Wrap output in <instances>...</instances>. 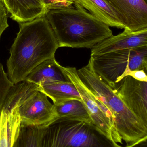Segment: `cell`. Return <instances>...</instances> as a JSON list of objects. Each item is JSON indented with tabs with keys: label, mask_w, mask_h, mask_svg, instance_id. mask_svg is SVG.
Segmentation results:
<instances>
[{
	"label": "cell",
	"mask_w": 147,
	"mask_h": 147,
	"mask_svg": "<svg viewBox=\"0 0 147 147\" xmlns=\"http://www.w3.org/2000/svg\"><path fill=\"white\" fill-rule=\"evenodd\" d=\"M19 24L7 62V74L14 85L23 82L42 62L55 57L59 47L46 15Z\"/></svg>",
	"instance_id": "1"
},
{
	"label": "cell",
	"mask_w": 147,
	"mask_h": 147,
	"mask_svg": "<svg viewBox=\"0 0 147 147\" xmlns=\"http://www.w3.org/2000/svg\"><path fill=\"white\" fill-rule=\"evenodd\" d=\"M46 16L59 47L91 49L113 35L109 26L89 13L76 0L71 7L49 10Z\"/></svg>",
	"instance_id": "2"
},
{
	"label": "cell",
	"mask_w": 147,
	"mask_h": 147,
	"mask_svg": "<svg viewBox=\"0 0 147 147\" xmlns=\"http://www.w3.org/2000/svg\"><path fill=\"white\" fill-rule=\"evenodd\" d=\"M77 71L83 83L112 114L115 127L122 140L129 145L147 137V126L94 71L91 58L86 66Z\"/></svg>",
	"instance_id": "3"
},
{
	"label": "cell",
	"mask_w": 147,
	"mask_h": 147,
	"mask_svg": "<svg viewBox=\"0 0 147 147\" xmlns=\"http://www.w3.org/2000/svg\"><path fill=\"white\" fill-rule=\"evenodd\" d=\"M41 147H122L92 123L59 118L46 127Z\"/></svg>",
	"instance_id": "4"
},
{
	"label": "cell",
	"mask_w": 147,
	"mask_h": 147,
	"mask_svg": "<svg viewBox=\"0 0 147 147\" xmlns=\"http://www.w3.org/2000/svg\"><path fill=\"white\" fill-rule=\"evenodd\" d=\"M94 71L112 88L131 71L147 72V46L91 57Z\"/></svg>",
	"instance_id": "5"
},
{
	"label": "cell",
	"mask_w": 147,
	"mask_h": 147,
	"mask_svg": "<svg viewBox=\"0 0 147 147\" xmlns=\"http://www.w3.org/2000/svg\"><path fill=\"white\" fill-rule=\"evenodd\" d=\"M38 90L36 85L24 81L9 91L0 109V147H13L21 128L20 106Z\"/></svg>",
	"instance_id": "6"
},
{
	"label": "cell",
	"mask_w": 147,
	"mask_h": 147,
	"mask_svg": "<svg viewBox=\"0 0 147 147\" xmlns=\"http://www.w3.org/2000/svg\"><path fill=\"white\" fill-rule=\"evenodd\" d=\"M63 70L76 86L93 124L113 142L122 144V140L115 127L112 114L83 83L76 68L63 67Z\"/></svg>",
	"instance_id": "7"
},
{
	"label": "cell",
	"mask_w": 147,
	"mask_h": 147,
	"mask_svg": "<svg viewBox=\"0 0 147 147\" xmlns=\"http://www.w3.org/2000/svg\"><path fill=\"white\" fill-rule=\"evenodd\" d=\"M47 97L37 90L22 103L19 109L21 127H47L58 118Z\"/></svg>",
	"instance_id": "8"
},
{
	"label": "cell",
	"mask_w": 147,
	"mask_h": 147,
	"mask_svg": "<svg viewBox=\"0 0 147 147\" xmlns=\"http://www.w3.org/2000/svg\"><path fill=\"white\" fill-rule=\"evenodd\" d=\"M128 108L147 126V82L127 76L112 88Z\"/></svg>",
	"instance_id": "9"
},
{
	"label": "cell",
	"mask_w": 147,
	"mask_h": 147,
	"mask_svg": "<svg viewBox=\"0 0 147 147\" xmlns=\"http://www.w3.org/2000/svg\"><path fill=\"white\" fill-rule=\"evenodd\" d=\"M124 29L135 32L147 28V4L145 0H105Z\"/></svg>",
	"instance_id": "10"
},
{
	"label": "cell",
	"mask_w": 147,
	"mask_h": 147,
	"mask_svg": "<svg viewBox=\"0 0 147 147\" xmlns=\"http://www.w3.org/2000/svg\"><path fill=\"white\" fill-rule=\"evenodd\" d=\"M147 46V28L132 32L124 29L118 35L105 39L91 48V57L108 53Z\"/></svg>",
	"instance_id": "11"
},
{
	"label": "cell",
	"mask_w": 147,
	"mask_h": 147,
	"mask_svg": "<svg viewBox=\"0 0 147 147\" xmlns=\"http://www.w3.org/2000/svg\"><path fill=\"white\" fill-rule=\"evenodd\" d=\"M10 17L19 23L28 22L47 13L43 0H0Z\"/></svg>",
	"instance_id": "12"
},
{
	"label": "cell",
	"mask_w": 147,
	"mask_h": 147,
	"mask_svg": "<svg viewBox=\"0 0 147 147\" xmlns=\"http://www.w3.org/2000/svg\"><path fill=\"white\" fill-rule=\"evenodd\" d=\"M24 81L38 86L45 82H71L64 72L63 66L56 61L55 57L47 59L36 66Z\"/></svg>",
	"instance_id": "13"
},
{
	"label": "cell",
	"mask_w": 147,
	"mask_h": 147,
	"mask_svg": "<svg viewBox=\"0 0 147 147\" xmlns=\"http://www.w3.org/2000/svg\"><path fill=\"white\" fill-rule=\"evenodd\" d=\"M38 86V90L51 99L54 105L69 99L82 100L76 86L71 81L45 82Z\"/></svg>",
	"instance_id": "14"
},
{
	"label": "cell",
	"mask_w": 147,
	"mask_h": 147,
	"mask_svg": "<svg viewBox=\"0 0 147 147\" xmlns=\"http://www.w3.org/2000/svg\"><path fill=\"white\" fill-rule=\"evenodd\" d=\"M84 8L108 26L124 29L114 12L105 0H76Z\"/></svg>",
	"instance_id": "15"
},
{
	"label": "cell",
	"mask_w": 147,
	"mask_h": 147,
	"mask_svg": "<svg viewBox=\"0 0 147 147\" xmlns=\"http://www.w3.org/2000/svg\"><path fill=\"white\" fill-rule=\"evenodd\" d=\"M54 105L58 118H66L92 123L82 100L69 99Z\"/></svg>",
	"instance_id": "16"
},
{
	"label": "cell",
	"mask_w": 147,
	"mask_h": 147,
	"mask_svg": "<svg viewBox=\"0 0 147 147\" xmlns=\"http://www.w3.org/2000/svg\"><path fill=\"white\" fill-rule=\"evenodd\" d=\"M46 127L21 126L13 147H41V140Z\"/></svg>",
	"instance_id": "17"
},
{
	"label": "cell",
	"mask_w": 147,
	"mask_h": 147,
	"mask_svg": "<svg viewBox=\"0 0 147 147\" xmlns=\"http://www.w3.org/2000/svg\"><path fill=\"white\" fill-rule=\"evenodd\" d=\"M14 86L4 71L2 65L0 63V109Z\"/></svg>",
	"instance_id": "18"
},
{
	"label": "cell",
	"mask_w": 147,
	"mask_h": 147,
	"mask_svg": "<svg viewBox=\"0 0 147 147\" xmlns=\"http://www.w3.org/2000/svg\"><path fill=\"white\" fill-rule=\"evenodd\" d=\"M75 0H43L47 12L52 9L69 7L73 5Z\"/></svg>",
	"instance_id": "19"
},
{
	"label": "cell",
	"mask_w": 147,
	"mask_h": 147,
	"mask_svg": "<svg viewBox=\"0 0 147 147\" xmlns=\"http://www.w3.org/2000/svg\"><path fill=\"white\" fill-rule=\"evenodd\" d=\"M8 17L7 11L0 1V38L5 29L9 27Z\"/></svg>",
	"instance_id": "20"
},
{
	"label": "cell",
	"mask_w": 147,
	"mask_h": 147,
	"mask_svg": "<svg viewBox=\"0 0 147 147\" xmlns=\"http://www.w3.org/2000/svg\"><path fill=\"white\" fill-rule=\"evenodd\" d=\"M147 72L144 70L134 71H131L129 74V76L140 81L147 82Z\"/></svg>",
	"instance_id": "21"
},
{
	"label": "cell",
	"mask_w": 147,
	"mask_h": 147,
	"mask_svg": "<svg viewBox=\"0 0 147 147\" xmlns=\"http://www.w3.org/2000/svg\"><path fill=\"white\" fill-rule=\"evenodd\" d=\"M125 147H147V137L135 143L127 145Z\"/></svg>",
	"instance_id": "22"
}]
</instances>
